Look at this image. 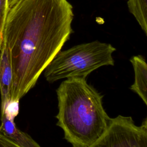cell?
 Masks as SVG:
<instances>
[{
	"label": "cell",
	"instance_id": "cell-6",
	"mask_svg": "<svg viewBox=\"0 0 147 147\" xmlns=\"http://www.w3.org/2000/svg\"><path fill=\"white\" fill-rule=\"evenodd\" d=\"M130 61L134 72V82L130 90L137 94L145 105H147V64L141 55L132 56Z\"/></svg>",
	"mask_w": 147,
	"mask_h": 147
},
{
	"label": "cell",
	"instance_id": "cell-8",
	"mask_svg": "<svg viewBox=\"0 0 147 147\" xmlns=\"http://www.w3.org/2000/svg\"><path fill=\"white\" fill-rule=\"evenodd\" d=\"M127 4L129 11L147 34V0H128Z\"/></svg>",
	"mask_w": 147,
	"mask_h": 147
},
{
	"label": "cell",
	"instance_id": "cell-4",
	"mask_svg": "<svg viewBox=\"0 0 147 147\" xmlns=\"http://www.w3.org/2000/svg\"><path fill=\"white\" fill-rule=\"evenodd\" d=\"M90 147H147V119L140 126L131 117L111 118L105 132Z\"/></svg>",
	"mask_w": 147,
	"mask_h": 147
},
{
	"label": "cell",
	"instance_id": "cell-1",
	"mask_svg": "<svg viewBox=\"0 0 147 147\" xmlns=\"http://www.w3.org/2000/svg\"><path fill=\"white\" fill-rule=\"evenodd\" d=\"M74 17L67 0H18L9 10L3 41L10 53V100L20 101L69 39Z\"/></svg>",
	"mask_w": 147,
	"mask_h": 147
},
{
	"label": "cell",
	"instance_id": "cell-12",
	"mask_svg": "<svg viewBox=\"0 0 147 147\" xmlns=\"http://www.w3.org/2000/svg\"><path fill=\"white\" fill-rule=\"evenodd\" d=\"M18 0H7V8L8 10L18 1Z\"/></svg>",
	"mask_w": 147,
	"mask_h": 147
},
{
	"label": "cell",
	"instance_id": "cell-9",
	"mask_svg": "<svg viewBox=\"0 0 147 147\" xmlns=\"http://www.w3.org/2000/svg\"><path fill=\"white\" fill-rule=\"evenodd\" d=\"M19 112V101L9 100L4 107L1 109V116L14 121Z\"/></svg>",
	"mask_w": 147,
	"mask_h": 147
},
{
	"label": "cell",
	"instance_id": "cell-3",
	"mask_svg": "<svg viewBox=\"0 0 147 147\" xmlns=\"http://www.w3.org/2000/svg\"><path fill=\"white\" fill-rule=\"evenodd\" d=\"M115 50L111 44L97 40L60 50L44 69V77L49 83L69 78H86L101 67L114 65Z\"/></svg>",
	"mask_w": 147,
	"mask_h": 147
},
{
	"label": "cell",
	"instance_id": "cell-7",
	"mask_svg": "<svg viewBox=\"0 0 147 147\" xmlns=\"http://www.w3.org/2000/svg\"><path fill=\"white\" fill-rule=\"evenodd\" d=\"M1 132L20 147H41L29 135L20 130L14 121L1 116Z\"/></svg>",
	"mask_w": 147,
	"mask_h": 147
},
{
	"label": "cell",
	"instance_id": "cell-5",
	"mask_svg": "<svg viewBox=\"0 0 147 147\" xmlns=\"http://www.w3.org/2000/svg\"><path fill=\"white\" fill-rule=\"evenodd\" d=\"M13 69L9 49L3 41L0 49V92L1 109L10 100Z\"/></svg>",
	"mask_w": 147,
	"mask_h": 147
},
{
	"label": "cell",
	"instance_id": "cell-2",
	"mask_svg": "<svg viewBox=\"0 0 147 147\" xmlns=\"http://www.w3.org/2000/svg\"><path fill=\"white\" fill-rule=\"evenodd\" d=\"M57 126L72 147H90L107 130L111 118L106 112L103 96L86 78H69L56 90Z\"/></svg>",
	"mask_w": 147,
	"mask_h": 147
},
{
	"label": "cell",
	"instance_id": "cell-10",
	"mask_svg": "<svg viewBox=\"0 0 147 147\" xmlns=\"http://www.w3.org/2000/svg\"><path fill=\"white\" fill-rule=\"evenodd\" d=\"M7 12V0H0V49L2 44L3 31Z\"/></svg>",
	"mask_w": 147,
	"mask_h": 147
},
{
	"label": "cell",
	"instance_id": "cell-13",
	"mask_svg": "<svg viewBox=\"0 0 147 147\" xmlns=\"http://www.w3.org/2000/svg\"><path fill=\"white\" fill-rule=\"evenodd\" d=\"M1 128H0V136H1Z\"/></svg>",
	"mask_w": 147,
	"mask_h": 147
},
{
	"label": "cell",
	"instance_id": "cell-11",
	"mask_svg": "<svg viewBox=\"0 0 147 147\" xmlns=\"http://www.w3.org/2000/svg\"><path fill=\"white\" fill-rule=\"evenodd\" d=\"M0 147H20L2 133L0 136Z\"/></svg>",
	"mask_w": 147,
	"mask_h": 147
}]
</instances>
